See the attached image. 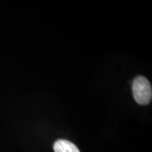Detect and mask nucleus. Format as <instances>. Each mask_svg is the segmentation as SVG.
<instances>
[{
    "mask_svg": "<svg viewBox=\"0 0 152 152\" xmlns=\"http://www.w3.org/2000/svg\"><path fill=\"white\" fill-rule=\"evenodd\" d=\"M132 94L137 103L140 105L149 104L152 98L151 83L144 76H137L132 82Z\"/></svg>",
    "mask_w": 152,
    "mask_h": 152,
    "instance_id": "f257e3e1",
    "label": "nucleus"
},
{
    "mask_svg": "<svg viewBox=\"0 0 152 152\" xmlns=\"http://www.w3.org/2000/svg\"><path fill=\"white\" fill-rule=\"evenodd\" d=\"M55 152H80L73 142L66 140H58L54 144Z\"/></svg>",
    "mask_w": 152,
    "mask_h": 152,
    "instance_id": "f03ea898",
    "label": "nucleus"
}]
</instances>
